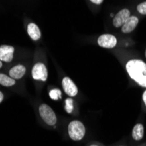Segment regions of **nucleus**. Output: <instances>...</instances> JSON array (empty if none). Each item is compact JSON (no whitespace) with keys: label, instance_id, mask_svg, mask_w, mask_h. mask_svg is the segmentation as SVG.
I'll use <instances>...</instances> for the list:
<instances>
[{"label":"nucleus","instance_id":"1","mask_svg":"<svg viewBox=\"0 0 146 146\" xmlns=\"http://www.w3.org/2000/svg\"><path fill=\"white\" fill-rule=\"evenodd\" d=\"M126 70L129 77L139 86L146 88V63L141 60H130L126 64Z\"/></svg>","mask_w":146,"mask_h":146},{"label":"nucleus","instance_id":"2","mask_svg":"<svg viewBox=\"0 0 146 146\" xmlns=\"http://www.w3.org/2000/svg\"><path fill=\"white\" fill-rule=\"evenodd\" d=\"M86 133V129L84 124L78 120L72 121L68 124V135L69 137L74 141L82 140Z\"/></svg>","mask_w":146,"mask_h":146},{"label":"nucleus","instance_id":"3","mask_svg":"<svg viewBox=\"0 0 146 146\" xmlns=\"http://www.w3.org/2000/svg\"><path fill=\"white\" fill-rule=\"evenodd\" d=\"M38 111H39V115H40L41 118L43 119V121L46 124H48L50 126H54L56 124L57 116H56L54 111L52 110V109L50 107V106L43 103L39 106Z\"/></svg>","mask_w":146,"mask_h":146},{"label":"nucleus","instance_id":"4","mask_svg":"<svg viewBox=\"0 0 146 146\" xmlns=\"http://www.w3.org/2000/svg\"><path fill=\"white\" fill-rule=\"evenodd\" d=\"M32 76L34 80L46 82L48 77V72L45 64L43 63L35 64L32 69Z\"/></svg>","mask_w":146,"mask_h":146},{"label":"nucleus","instance_id":"5","mask_svg":"<svg viewBox=\"0 0 146 146\" xmlns=\"http://www.w3.org/2000/svg\"><path fill=\"white\" fill-rule=\"evenodd\" d=\"M97 43H98V46H100L101 47L110 49V48H114L116 46L117 39L114 35L106 33V34L101 35L98 38Z\"/></svg>","mask_w":146,"mask_h":146},{"label":"nucleus","instance_id":"6","mask_svg":"<svg viewBox=\"0 0 146 146\" xmlns=\"http://www.w3.org/2000/svg\"><path fill=\"white\" fill-rule=\"evenodd\" d=\"M62 87L65 93L70 97H74L78 94V88L69 77H64L62 80Z\"/></svg>","mask_w":146,"mask_h":146},{"label":"nucleus","instance_id":"7","mask_svg":"<svg viewBox=\"0 0 146 146\" xmlns=\"http://www.w3.org/2000/svg\"><path fill=\"white\" fill-rule=\"evenodd\" d=\"M130 17V11L129 9H123L116 13V15L113 19V25L115 27H120L127 21Z\"/></svg>","mask_w":146,"mask_h":146},{"label":"nucleus","instance_id":"8","mask_svg":"<svg viewBox=\"0 0 146 146\" xmlns=\"http://www.w3.org/2000/svg\"><path fill=\"white\" fill-rule=\"evenodd\" d=\"M14 56V47L8 45L0 46V60L5 62H11Z\"/></svg>","mask_w":146,"mask_h":146},{"label":"nucleus","instance_id":"9","mask_svg":"<svg viewBox=\"0 0 146 146\" xmlns=\"http://www.w3.org/2000/svg\"><path fill=\"white\" fill-rule=\"evenodd\" d=\"M139 23V19L136 16H130L127 21L122 26V32L124 33H129L134 31V29L137 27V25Z\"/></svg>","mask_w":146,"mask_h":146},{"label":"nucleus","instance_id":"10","mask_svg":"<svg viewBox=\"0 0 146 146\" xmlns=\"http://www.w3.org/2000/svg\"><path fill=\"white\" fill-rule=\"evenodd\" d=\"M25 67L23 65H17L15 67H13L12 68L10 69L9 71V75L14 80H19L21 79L25 74Z\"/></svg>","mask_w":146,"mask_h":146},{"label":"nucleus","instance_id":"11","mask_svg":"<svg viewBox=\"0 0 146 146\" xmlns=\"http://www.w3.org/2000/svg\"><path fill=\"white\" fill-rule=\"evenodd\" d=\"M27 33L30 36V38L34 41L38 40L41 37L40 30H39L38 26L34 23H30L27 25Z\"/></svg>","mask_w":146,"mask_h":146},{"label":"nucleus","instance_id":"12","mask_svg":"<svg viewBox=\"0 0 146 146\" xmlns=\"http://www.w3.org/2000/svg\"><path fill=\"white\" fill-rule=\"evenodd\" d=\"M143 125L141 123H137L134 126L133 130H132V137L136 141H139L143 137Z\"/></svg>","mask_w":146,"mask_h":146},{"label":"nucleus","instance_id":"13","mask_svg":"<svg viewBox=\"0 0 146 146\" xmlns=\"http://www.w3.org/2000/svg\"><path fill=\"white\" fill-rule=\"evenodd\" d=\"M16 81L11 76H8L5 74H0V84L5 87H11L15 85Z\"/></svg>","mask_w":146,"mask_h":146},{"label":"nucleus","instance_id":"14","mask_svg":"<svg viewBox=\"0 0 146 146\" xmlns=\"http://www.w3.org/2000/svg\"><path fill=\"white\" fill-rule=\"evenodd\" d=\"M66 105H65V110L67 111V113L71 114L74 110V101L71 98H68L65 101Z\"/></svg>","mask_w":146,"mask_h":146},{"label":"nucleus","instance_id":"15","mask_svg":"<svg viewBox=\"0 0 146 146\" xmlns=\"http://www.w3.org/2000/svg\"><path fill=\"white\" fill-rule=\"evenodd\" d=\"M49 96L52 99L54 100H59L61 98V92L59 89H52L49 92Z\"/></svg>","mask_w":146,"mask_h":146},{"label":"nucleus","instance_id":"16","mask_svg":"<svg viewBox=\"0 0 146 146\" xmlns=\"http://www.w3.org/2000/svg\"><path fill=\"white\" fill-rule=\"evenodd\" d=\"M137 11L143 15H146V2H143L139 4L137 7Z\"/></svg>","mask_w":146,"mask_h":146},{"label":"nucleus","instance_id":"17","mask_svg":"<svg viewBox=\"0 0 146 146\" xmlns=\"http://www.w3.org/2000/svg\"><path fill=\"white\" fill-rule=\"evenodd\" d=\"M90 1L96 5H101L103 2V0H90Z\"/></svg>","mask_w":146,"mask_h":146},{"label":"nucleus","instance_id":"18","mask_svg":"<svg viewBox=\"0 0 146 146\" xmlns=\"http://www.w3.org/2000/svg\"><path fill=\"white\" fill-rule=\"evenodd\" d=\"M143 102L146 106V90L143 92Z\"/></svg>","mask_w":146,"mask_h":146},{"label":"nucleus","instance_id":"19","mask_svg":"<svg viewBox=\"0 0 146 146\" xmlns=\"http://www.w3.org/2000/svg\"><path fill=\"white\" fill-rule=\"evenodd\" d=\"M3 100H4V94H3L1 91H0V103L2 102Z\"/></svg>","mask_w":146,"mask_h":146},{"label":"nucleus","instance_id":"20","mask_svg":"<svg viewBox=\"0 0 146 146\" xmlns=\"http://www.w3.org/2000/svg\"><path fill=\"white\" fill-rule=\"evenodd\" d=\"M2 66H3V65H2V61H1V60H0V68H2Z\"/></svg>","mask_w":146,"mask_h":146},{"label":"nucleus","instance_id":"21","mask_svg":"<svg viewBox=\"0 0 146 146\" xmlns=\"http://www.w3.org/2000/svg\"><path fill=\"white\" fill-rule=\"evenodd\" d=\"M90 146H98V145H96V144H92V145H90Z\"/></svg>","mask_w":146,"mask_h":146},{"label":"nucleus","instance_id":"22","mask_svg":"<svg viewBox=\"0 0 146 146\" xmlns=\"http://www.w3.org/2000/svg\"><path fill=\"white\" fill-rule=\"evenodd\" d=\"M145 56H146V50H145Z\"/></svg>","mask_w":146,"mask_h":146}]
</instances>
